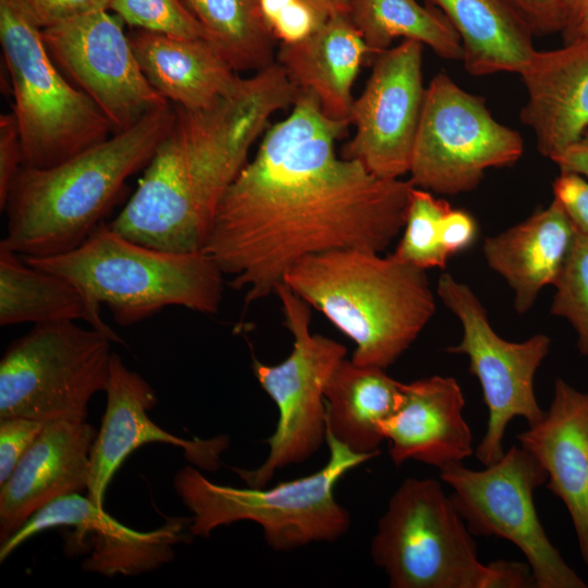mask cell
<instances>
[{"label": "cell", "instance_id": "32", "mask_svg": "<svg viewBox=\"0 0 588 588\" xmlns=\"http://www.w3.org/2000/svg\"><path fill=\"white\" fill-rule=\"evenodd\" d=\"M109 10L136 29L208 39L184 0H110Z\"/></svg>", "mask_w": 588, "mask_h": 588}, {"label": "cell", "instance_id": "24", "mask_svg": "<svg viewBox=\"0 0 588 588\" xmlns=\"http://www.w3.org/2000/svg\"><path fill=\"white\" fill-rule=\"evenodd\" d=\"M367 54L350 16L333 15L305 40L280 45L275 60L298 91L316 98L328 118L350 123L352 89Z\"/></svg>", "mask_w": 588, "mask_h": 588}, {"label": "cell", "instance_id": "8", "mask_svg": "<svg viewBox=\"0 0 588 588\" xmlns=\"http://www.w3.org/2000/svg\"><path fill=\"white\" fill-rule=\"evenodd\" d=\"M111 340L75 321L34 324L0 360V418L85 421L88 403L105 392Z\"/></svg>", "mask_w": 588, "mask_h": 588}, {"label": "cell", "instance_id": "30", "mask_svg": "<svg viewBox=\"0 0 588 588\" xmlns=\"http://www.w3.org/2000/svg\"><path fill=\"white\" fill-rule=\"evenodd\" d=\"M450 204L433 193L413 186L405 213L403 235L392 253L422 270L444 269L450 256L441 238V223Z\"/></svg>", "mask_w": 588, "mask_h": 588}, {"label": "cell", "instance_id": "25", "mask_svg": "<svg viewBox=\"0 0 588 588\" xmlns=\"http://www.w3.org/2000/svg\"><path fill=\"white\" fill-rule=\"evenodd\" d=\"M402 382L385 369L346 357L332 372L326 390L327 433L359 454H379L382 424L397 409Z\"/></svg>", "mask_w": 588, "mask_h": 588}, {"label": "cell", "instance_id": "14", "mask_svg": "<svg viewBox=\"0 0 588 588\" xmlns=\"http://www.w3.org/2000/svg\"><path fill=\"white\" fill-rule=\"evenodd\" d=\"M422 47L403 39L378 53L352 106L355 133L341 155L382 179H401L409 172L426 94Z\"/></svg>", "mask_w": 588, "mask_h": 588}, {"label": "cell", "instance_id": "18", "mask_svg": "<svg viewBox=\"0 0 588 588\" xmlns=\"http://www.w3.org/2000/svg\"><path fill=\"white\" fill-rule=\"evenodd\" d=\"M97 433L86 420L45 424L0 486V544L49 502L87 491L90 453Z\"/></svg>", "mask_w": 588, "mask_h": 588}, {"label": "cell", "instance_id": "39", "mask_svg": "<svg viewBox=\"0 0 588 588\" xmlns=\"http://www.w3.org/2000/svg\"><path fill=\"white\" fill-rule=\"evenodd\" d=\"M477 236L474 217L463 209H451L441 223V238L445 252L451 257L469 247Z\"/></svg>", "mask_w": 588, "mask_h": 588}, {"label": "cell", "instance_id": "10", "mask_svg": "<svg viewBox=\"0 0 588 588\" xmlns=\"http://www.w3.org/2000/svg\"><path fill=\"white\" fill-rule=\"evenodd\" d=\"M524 152L520 134L491 114L483 97L440 72L426 87L414 143L409 182L433 194L475 189L485 171L514 164Z\"/></svg>", "mask_w": 588, "mask_h": 588}, {"label": "cell", "instance_id": "33", "mask_svg": "<svg viewBox=\"0 0 588 588\" xmlns=\"http://www.w3.org/2000/svg\"><path fill=\"white\" fill-rule=\"evenodd\" d=\"M261 19L281 45L305 40L330 17L306 0H258Z\"/></svg>", "mask_w": 588, "mask_h": 588}, {"label": "cell", "instance_id": "21", "mask_svg": "<svg viewBox=\"0 0 588 588\" xmlns=\"http://www.w3.org/2000/svg\"><path fill=\"white\" fill-rule=\"evenodd\" d=\"M527 91L520 122L551 159L588 131V36L563 47L536 50L519 74Z\"/></svg>", "mask_w": 588, "mask_h": 588}, {"label": "cell", "instance_id": "9", "mask_svg": "<svg viewBox=\"0 0 588 588\" xmlns=\"http://www.w3.org/2000/svg\"><path fill=\"white\" fill-rule=\"evenodd\" d=\"M274 294L293 336V348L277 365L253 363L259 384L279 411L275 430L266 440V461L256 469H233L253 488L266 487L275 471L306 462L321 448L327 434L324 390L347 353L342 343L310 332V306L285 283H280Z\"/></svg>", "mask_w": 588, "mask_h": 588}, {"label": "cell", "instance_id": "1", "mask_svg": "<svg viewBox=\"0 0 588 588\" xmlns=\"http://www.w3.org/2000/svg\"><path fill=\"white\" fill-rule=\"evenodd\" d=\"M348 122L299 91L266 130L222 195L204 252L252 304L274 293L299 259L336 248L384 252L404 226L409 180L382 179L335 145Z\"/></svg>", "mask_w": 588, "mask_h": 588}, {"label": "cell", "instance_id": "35", "mask_svg": "<svg viewBox=\"0 0 588 588\" xmlns=\"http://www.w3.org/2000/svg\"><path fill=\"white\" fill-rule=\"evenodd\" d=\"M40 29L79 15L109 9L110 0H14Z\"/></svg>", "mask_w": 588, "mask_h": 588}, {"label": "cell", "instance_id": "16", "mask_svg": "<svg viewBox=\"0 0 588 588\" xmlns=\"http://www.w3.org/2000/svg\"><path fill=\"white\" fill-rule=\"evenodd\" d=\"M106 393V409L90 453V477L87 497L103 507L105 493L113 475L136 449L148 443H166L181 448L195 467L213 471L220 467L221 454L229 438H179L148 416L157 404L152 387L136 371L128 369L121 357L112 353Z\"/></svg>", "mask_w": 588, "mask_h": 588}, {"label": "cell", "instance_id": "34", "mask_svg": "<svg viewBox=\"0 0 588 588\" xmlns=\"http://www.w3.org/2000/svg\"><path fill=\"white\" fill-rule=\"evenodd\" d=\"M45 424L23 416L0 418V486L8 480Z\"/></svg>", "mask_w": 588, "mask_h": 588}, {"label": "cell", "instance_id": "42", "mask_svg": "<svg viewBox=\"0 0 588 588\" xmlns=\"http://www.w3.org/2000/svg\"><path fill=\"white\" fill-rule=\"evenodd\" d=\"M550 160L558 166L560 172H573L588 179V131Z\"/></svg>", "mask_w": 588, "mask_h": 588}, {"label": "cell", "instance_id": "43", "mask_svg": "<svg viewBox=\"0 0 588 588\" xmlns=\"http://www.w3.org/2000/svg\"><path fill=\"white\" fill-rule=\"evenodd\" d=\"M328 16L350 15L352 0H306Z\"/></svg>", "mask_w": 588, "mask_h": 588}, {"label": "cell", "instance_id": "3", "mask_svg": "<svg viewBox=\"0 0 588 588\" xmlns=\"http://www.w3.org/2000/svg\"><path fill=\"white\" fill-rule=\"evenodd\" d=\"M283 283L355 343L351 359L358 365H393L436 313L426 270L392 254L336 248L308 255Z\"/></svg>", "mask_w": 588, "mask_h": 588}, {"label": "cell", "instance_id": "13", "mask_svg": "<svg viewBox=\"0 0 588 588\" xmlns=\"http://www.w3.org/2000/svg\"><path fill=\"white\" fill-rule=\"evenodd\" d=\"M109 11L79 15L41 34L58 69L119 133L171 103L146 78L121 19Z\"/></svg>", "mask_w": 588, "mask_h": 588}, {"label": "cell", "instance_id": "11", "mask_svg": "<svg viewBox=\"0 0 588 588\" xmlns=\"http://www.w3.org/2000/svg\"><path fill=\"white\" fill-rule=\"evenodd\" d=\"M450 495L473 535L512 542L530 566L536 588H586L543 529L534 492L547 482L541 463L520 445L511 446L495 463L476 470L462 463L440 470Z\"/></svg>", "mask_w": 588, "mask_h": 588}, {"label": "cell", "instance_id": "15", "mask_svg": "<svg viewBox=\"0 0 588 588\" xmlns=\"http://www.w3.org/2000/svg\"><path fill=\"white\" fill-rule=\"evenodd\" d=\"M189 524L191 517H171L157 529L134 530L107 514L87 494L72 493L39 509L0 544V561L37 534L69 527L73 531L65 536V549L75 553L83 548L85 553L89 552L82 563L85 572L106 577L137 576L171 562L174 547L193 536Z\"/></svg>", "mask_w": 588, "mask_h": 588}, {"label": "cell", "instance_id": "4", "mask_svg": "<svg viewBox=\"0 0 588 588\" xmlns=\"http://www.w3.org/2000/svg\"><path fill=\"white\" fill-rule=\"evenodd\" d=\"M22 257L75 285L94 317L95 329L113 342L122 341L101 319L102 304L115 322L131 326L168 306L216 314L222 301L224 274L205 252L150 248L120 235L105 221L66 253Z\"/></svg>", "mask_w": 588, "mask_h": 588}, {"label": "cell", "instance_id": "36", "mask_svg": "<svg viewBox=\"0 0 588 588\" xmlns=\"http://www.w3.org/2000/svg\"><path fill=\"white\" fill-rule=\"evenodd\" d=\"M510 10L534 36L561 33L565 0H498Z\"/></svg>", "mask_w": 588, "mask_h": 588}, {"label": "cell", "instance_id": "6", "mask_svg": "<svg viewBox=\"0 0 588 588\" xmlns=\"http://www.w3.org/2000/svg\"><path fill=\"white\" fill-rule=\"evenodd\" d=\"M0 42L9 72L23 167L56 166L113 133L100 109L58 69L41 29L14 0H0Z\"/></svg>", "mask_w": 588, "mask_h": 588}, {"label": "cell", "instance_id": "40", "mask_svg": "<svg viewBox=\"0 0 588 588\" xmlns=\"http://www.w3.org/2000/svg\"><path fill=\"white\" fill-rule=\"evenodd\" d=\"M490 568L487 588H534L532 571L528 563L497 560L488 564Z\"/></svg>", "mask_w": 588, "mask_h": 588}, {"label": "cell", "instance_id": "2", "mask_svg": "<svg viewBox=\"0 0 588 588\" xmlns=\"http://www.w3.org/2000/svg\"><path fill=\"white\" fill-rule=\"evenodd\" d=\"M173 119L169 105L56 166L22 167L4 208L1 242L24 257L77 247L105 221L127 179L148 164Z\"/></svg>", "mask_w": 588, "mask_h": 588}, {"label": "cell", "instance_id": "28", "mask_svg": "<svg viewBox=\"0 0 588 588\" xmlns=\"http://www.w3.org/2000/svg\"><path fill=\"white\" fill-rule=\"evenodd\" d=\"M348 16L369 53L377 56L402 38L419 41L442 59H463L461 38L446 17L417 0H352Z\"/></svg>", "mask_w": 588, "mask_h": 588}, {"label": "cell", "instance_id": "7", "mask_svg": "<svg viewBox=\"0 0 588 588\" xmlns=\"http://www.w3.org/2000/svg\"><path fill=\"white\" fill-rule=\"evenodd\" d=\"M473 534L438 480L407 478L390 498L370 544L392 588H487Z\"/></svg>", "mask_w": 588, "mask_h": 588}, {"label": "cell", "instance_id": "23", "mask_svg": "<svg viewBox=\"0 0 588 588\" xmlns=\"http://www.w3.org/2000/svg\"><path fill=\"white\" fill-rule=\"evenodd\" d=\"M146 78L170 103L191 111L217 105L241 77L206 38L136 29L128 35Z\"/></svg>", "mask_w": 588, "mask_h": 588}, {"label": "cell", "instance_id": "12", "mask_svg": "<svg viewBox=\"0 0 588 588\" xmlns=\"http://www.w3.org/2000/svg\"><path fill=\"white\" fill-rule=\"evenodd\" d=\"M436 292L463 329L461 341L446 352L467 357L468 370L482 389L488 420L475 454L488 466L505 453L503 439L513 419L524 418L531 426L542 418L544 411L538 404L534 380L549 354L551 340L542 333L522 342L504 340L493 330L473 290L450 273L440 275Z\"/></svg>", "mask_w": 588, "mask_h": 588}, {"label": "cell", "instance_id": "20", "mask_svg": "<svg viewBox=\"0 0 588 588\" xmlns=\"http://www.w3.org/2000/svg\"><path fill=\"white\" fill-rule=\"evenodd\" d=\"M517 440L546 469L548 488L567 509L588 567V392L556 379L549 409Z\"/></svg>", "mask_w": 588, "mask_h": 588}, {"label": "cell", "instance_id": "17", "mask_svg": "<svg viewBox=\"0 0 588 588\" xmlns=\"http://www.w3.org/2000/svg\"><path fill=\"white\" fill-rule=\"evenodd\" d=\"M108 224L120 235L150 248L204 252L209 225L172 126L145 167L136 191Z\"/></svg>", "mask_w": 588, "mask_h": 588}, {"label": "cell", "instance_id": "19", "mask_svg": "<svg viewBox=\"0 0 588 588\" xmlns=\"http://www.w3.org/2000/svg\"><path fill=\"white\" fill-rule=\"evenodd\" d=\"M464 407L462 388L453 377L402 382L400 405L381 428L392 462L399 466L414 460L441 470L470 456L473 434Z\"/></svg>", "mask_w": 588, "mask_h": 588}, {"label": "cell", "instance_id": "29", "mask_svg": "<svg viewBox=\"0 0 588 588\" xmlns=\"http://www.w3.org/2000/svg\"><path fill=\"white\" fill-rule=\"evenodd\" d=\"M208 40L235 71H259L277 60L258 0H184Z\"/></svg>", "mask_w": 588, "mask_h": 588}, {"label": "cell", "instance_id": "26", "mask_svg": "<svg viewBox=\"0 0 588 588\" xmlns=\"http://www.w3.org/2000/svg\"><path fill=\"white\" fill-rule=\"evenodd\" d=\"M424 1L438 9L460 36L462 61L471 75H519L536 51L534 35L498 0Z\"/></svg>", "mask_w": 588, "mask_h": 588}, {"label": "cell", "instance_id": "41", "mask_svg": "<svg viewBox=\"0 0 588 588\" xmlns=\"http://www.w3.org/2000/svg\"><path fill=\"white\" fill-rule=\"evenodd\" d=\"M560 34L564 44L588 36V0H565Z\"/></svg>", "mask_w": 588, "mask_h": 588}, {"label": "cell", "instance_id": "27", "mask_svg": "<svg viewBox=\"0 0 588 588\" xmlns=\"http://www.w3.org/2000/svg\"><path fill=\"white\" fill-rule=\"evenodd\" d=\"M88 322L94 317L83 294L70 281L27 264L0 242V324L56 321Z\"/></svg>", "mask_w": 588, "mask_h": 588}, {"label": "cell", "instance_id": "22", "mask_svg": "<svg viewBox=\"0 0 588 588\" xmlns=\"http://www.w3.org/2000/svg\"><path fill=\"white\" fill-rule=\"evenodd\" d=\"M575 228L561 204H551L507 230L485 238L487 265L514 292V309L526 314L556 281L571 252Z\"/></svg>", "mask_w": 588, "mask_h": 588}, {"label": "cell", "instance_id": "37", "mask_svg": "<svg viewBox=\"0 0 588 588\" xmlns=\"http://www.w3.org/2000/svg\"><path fill=\"white\" fill-rule=\"evenodd\" d=\"M23 167L20 130L13 112L0 117V209L4 211L11 188Z\"/></svg>", "mask_w": 588, "mask_h": 588}, {"label": "cell", "instance_id": "5", "mask_svg": "<svg viewBox=\"0 0 588 588\" xmlns=\"http://www.w3.org/2000/svg\"><path fill=\"white\" fill-rule=\"evenodd\" d=\"M326 442L330 453L323 467L272 488L218 485L194 465L177 470L173 487L192 514L191 534L209 537L220 526L249 520L261 526L266 542L275 551L333 542L344 536L351 515L335 500L334 486L347 471L377 454L355 453L328 433Z\"/></svg>", "mask_w": 588, "mask_h": 588}, {"label": "cell", "instance_id": "38", "mask_svg": "<svg viewBox=\"0 0 588 588\" xmlns=\"http://www.w3.org/2000/svg\"><path fill=\"white\" fill-rule=\"evenodd\" d=\"M553 194L575 230L588 236V181L573 172H560L553 182Z\"/></svg>", "mask_w": 588, "mask_h": 588}, {"label": "cell", "instance_id": "31", "mask_svg": "<svg viewBox=\"0 0 588 588\" xmlns=\"http://www.w3.org/2000/svg\"><path fill=\"white\" fill-rule=\"evenodd\" d=\"M575 232L571 252L553 284L550 313L571 323L580 354L588 357V236Z\"/></svg>", "mask_w": 588, "mask_h": 588}]
</instances>
